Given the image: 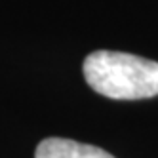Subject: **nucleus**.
I'll return each mask as SVG.
<instances>
[{"label":"nucleus","mask_w":158,"mask_h":158,"mask_svg":"<svg viewBox=\"0 0 158 158\" xmlns=\"http://www.w3.org/2000/svg\"><path fill=\"white\" fill-rule=\"evenodd\" d=\"M35 158H114V156L94 145L76 143L73 139L48 137L36 147Z\"/></svg>","instance_id":"2"},{"label":"nucleus","mask_w":158,"mask_h":158,"mask_svg":"<svg viewBox=\"0 0 158 158\" xmlns=\"http://www.w3.org/2000/svg\"><path fill=\"white\" fill-rule=\"evenodd\" d=\"M84 78L94 92L110 99L158 95V63L124 52L99 50L84 61Z\"/></svg>","instance_id":"1"}]
</instances>
